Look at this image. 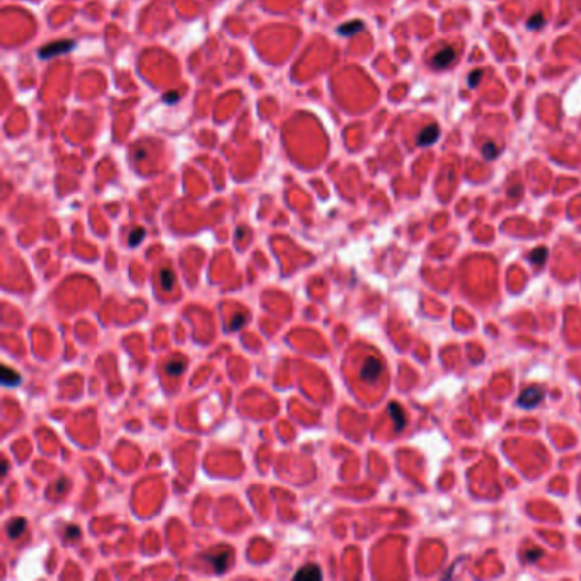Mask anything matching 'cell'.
Here are the masks:
<instances>
[{"label": "cell", "instance_id": "obj_21", "mask_svg": "<svg viewBox=\"0 0 581 581\" xmlns=\"http://www.w3.org/2000/svg\"><path fill=\"white\" fill-rule=\"evenodd\" d=\"M540 556H542V550H540V549H532V550H528V552H527V559L528 561H535V559H539Z\"/></svg>", "mask_w": 581, "mask_h": 581}, {"label": "cell", "instance_id": "obj_1", "mask_svg": "<svg viewBox=\"0 0 581 581\" xmlns=\"http://www.w3.org/2000/svg\"><path fill=\"white\" fill-rule=\"evenodd\" d=\"M73 48H75V41H72V39H62V41H55L43 46L39 50V57L41 58L58 57V55H64L66 51L73 50Z\"/></svg>", "mask_w": 581, "mask_h": 581}, {"label": "cell", "instance_id": "obj_19", "mask_svg": "<svg viewBox=\"0 0 581 581\" xmlns=\"http://www.w3.org/2000/svg\"><path fill=\"white\" fill-rule=\"evenodd\" d=\"M164 101L167 102V104H174V102L179 101V94H177L176 91L167 92V94H164Z\"/></svg>", "mask_w": 581, "mask_h": 581}, {"label": "cell", "instance_id": "obj_4", "mask_svg": "<svg viewBox=\"0 0 581 581\" xmlns=\"http://www.w3.org/2000/svg\"><path fill=\"white\" fill-rule=\"evenodd\" d=\"M438 136H440V128L436 125H428L416 136V143L420 147H430L438 140Z\"/></svg>", "mask_w": 581, "mask_h": 581}, {"label": "cell", "instance_id": "obj_16", "mask_svg": "<svg viewBox=\"0 0 581 581\" xmlns=\"http://www.w3.org/2000/svg\"><path fill=\"white\" fill-rule=\"evenodd\" d=\"M544 22H546V21H544V14L542 12H535L534 16L528 19L527 24H528V28H530V29H539V28H542V26H544Z\"/></svg>", "mask_w": 581, "mask_h": 581}, {"label": "cell", "instance_id": "obj_2", "mask_svg": "<svg viewBox=\"0 0 581 581\" xmlns=\"http://www.w3.org/2000/svg\"><path fill=\"white\" fill-rule=\"evenodd\" d=\"M455 58H457V53H455V50L452 46H443L442 50H438L435 55H433L431 58V66L433 68H447L450 64H453Z\"/></svg>", "mask_w": 581, "mask_h": 581}, {"label": "cell", "instance_id": "obj_18", "mask_svg": "<svg viewBox=\"0 0 581 581\" xmlns=\"http://www.w3.org/2000/svg\"><path fill=\"white\" fill-rule=\"evenodd\" d=\"M483 77V70H476V72H472L471 75L467 77V82L471 87H476L477 84H479V79Z\"/></svg>", "mask_w": 581, "mask_h": 581}, {"label": "cell", "instance_id": "obj_23", "mask_svg": "<svg viewBox=\"0 0 581 581\" xmlns=\"http://www.w3.org/2000/svg\"><path fill=\"white\" fill-rule=\"evenodd\" d=\"M520 190H521V188H520V186H516V188H515V190H513V191H512V190H510V196H516V194H518V191H520Z\"/></svg>", "mask_w": 581, "mask_h": 581}, {"label": "cell", "instance_id": "obj_11", "mask_svg": "<svg viewBox=\"0 0 581 581\" xmlns=\"http://www.w3.org/2000/svg\"><path fill=\"white\" fill-rule=\"evenodd\" d=\"M546 258H547V249H546V247H537V249L532 251L530 256H528L530 262H534L535 266H542L544 261H546Z\"/></svg>", "mask_w": 581, "mask_h": 581}, {"label": "cell", "instance_id": "obj_20", "mask_svg": "<svg viewBox=\"0 0 581 581\" xmlns=\"http://www.w3.org/2000/svg\"><path fill=\"white\" fill-rule=\"evenodd\" d=\"M244 321H246V316H244V314H239V316H235L234 319L230 321V323H234V324H230V329H239L240 325L244 324Z\"/></svg>", "mask_w": 581, "mask_h": 581}, {"label": "cell", "instance_id": "obj_10", "mask_svg": "<svg viewBox=\"0 0 581 581\" xmlns=\"http://www.w3.org/2000/svg\"><path fill=\"white\" fill-rule=\"evenodd\" d=\"M24 527H26V523H24V520H22V518H17V520L10 521L9 527H7L9 537L10 539H17L22 534V532H24Z\"/></svg>", "mask_w": 581, "mask_h": 581}, {"label": "cell", "instance_id": "obj_15", "mask_svg": "<svg viewBox=\"0 0 581 581\" xmlns=\"http://www.w3.org/2000/svg\"><path fill=\"white\" fill-rule=\"evenodd\" d=\"M183 370H184V363L181 360L179 361L172 360V361H169V363L165 365V372H167L169 375H179Z\"/></svg>", "mask_w": 581, "mask_h": 581}, {"label": "cell", "instance_id": "obj_9", "mask_svg": "<svg viewBox=\"0 0 581 581\" xmlns=\"http://www.w3.org/2000/svg\"><path fill=\"white\" fill-rule=\"evenodd\" d=\"M210 561H212V564H213V568L215 569H225L227 568V564L228 562H230V554L228 552H224V554H213V556H210L208 557Z\"/></svg>", "mask_w": 581, "mask_h": 581}, {"label": "cell", "instance_id": "obj_17", "mask_svg": "<svg viewBox=\"0 0 581 581\" xmlns=\"http://www.w3.org/2000/svg\"><path fill=\"white\" fill-rule=\"evenodd\" d=\"M483 155L487 159V161H491V159H494L496 155H498V149H496V145H494V143H491V142L484 143V145H483Z\"/></svg>", "mask_w": 581, "mask_h": 581}, {"label": "cell", "instance_id": "obj_5", "mask_svg": "<svg viewBox=\"0 0 581 581\" xmlns=\"http://www.w3.org/2000/svg\"><path fill=\"white\" fill-rule=\"evenodd\" d=\"M380 372H382V365L375 358H368L361 366V377L366 380H375L380 375Z\"/></svg>", "mask_w": 581, "mask_h": 581}, {"label": "cell", "instance_id": "obj_6", "mask_svg": "<svg viewBox=\"0 0 581 581\" xmlns=\"http://www.w3.org/2000/svg\"><path fill=\"white\" fill-rule=\"evenodd\" d=\"M293 578L295 580H321L323 578V575H321L317 566L309 564V566H305V568H302L298 573H295Z\"/></svg>", "mask_w": 581, "mask_h": 581}, {"label": "cell", "instance_id": "obj_22", "mask_svg": "<svg viewBox=\"0 0 581 581\" xmlns=\"http://www.w3.org/2000/svg\"><path fill=\"white\" fill-rule=\"evenodd\" d=\"M66 535H70V537H79V530L77 528H70L68 532H66Z\"/></svg>", "mask_w": 581, "mask_h": 581}, {"label": "cell", "instance_id": "obj_8", "mask_svg": "<svg viewBox=\"0 0 581 581\" xmlns=\"http://www.w3.org/2000/svg\"><path fill=\"white\" fill-rule=\"evenodd\" d=\"M2 380L5 386L12 387V386H17V384L21 382V375L17 372H14V370H10L9 366H3L2 368Z\"/></svg>", "mask_w": 581, "mask_h": 581}, {"label": "cell", "instance_id": "obj_3", "mask_svg": "<svg viewBox=\"0 0 581 581\" xmlns=\"http://www.w3.org/2000/svg\"><path fill=\"white\" fill-rule=\"evenodd\" d=\"M544 399V390L540 387H528L521 392V395L518 397V404L523 406V408H534L537 406L540 401Z\"/></svg>", "mask_w": 581, "mask_h": 581}, {"label": "cell", "instance_id": "obj_14", "mask_svg": "<svg viewBox=\"0 0 581 581\" xmlns=\"http://www.w3.org/2000/svg\"><path fill=\"white\" fill-rule=\"evenodd\" d=\"M143 237H145V230H143V228H135V230L131 232V234H129V237H128V244L131 247H135V246H138L140 242H142V239Z\"/></svg>", "mask_w": 581, "mask_h": 581}, {"label": "cell", "instance_id": "obj_7", "mask_svg": "<svg viewBox=\"0 0 581 581\" xmlns=\"http://www.w3.org/2000/svg\"><path fill=\"white\" fill-rule=\"evenodd\" d=\"M361 29H363V22L361 21H350V22H345V24L339 26L338 32L341 36H353V34H356V32H360Z\"/></svg>", "mask_w": 581, "mask_h": 581}, {"label": "cell", "instance_id": "obj_12", "mask_svg": "<svg viewBox=\"0 0 581 581\" xmlns=\"http://www.w3.org/2000/svg\"><path fill=\"white\" fill-rule=\"evenodd\" d=\"M388 411H390V414L394 416L395 428H397V430H402V428H404V414H402V411L399 409L395 404H390V406H388Z\"/></svg>", "mask_w": 581, "mask_h": 581}, {"label": "cell", "instance_id": "obj_13", "mask_svg": "<svg viewBox=\"0 0 581 581\" xmlns=\"http://www.w3.org/2000/svg\"><path fill=\"white\" fill-rule=\"evenodd\" d=\"M161 283H162V287L165 288V290H171V288L174 287V273L171 271V269H167V268H164L161 271Z\"/></svg>", "mask_w": 581, "mask_h": 581}]
</instances>
